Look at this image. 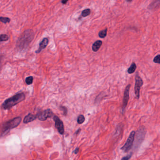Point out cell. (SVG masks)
Wrapping results in <instances>:
<instances>
[{"mask_svg":"<svg viewBox=\"0 0 160 160\" xmlns=\"http://www.w3.org/2000/svg\"><path fill=\"white\" fill-rule=\"evenodd\" d=\"M53 119L55 123V126L57 129L58 131L60 134L63 135L64 133V127L62 121L55 115H53Z\"/></svg>","mask_w":160,"mask_h":160,"instance_id":"ba28073f","label":"cell"},{"mask_svg":"<svg viewBox=\"0 0 160 160\" xmlns=\"http://www.w3.org/2000/svg\"><path fill=\"white\" fill-rule=\"evenodd\" d=\"M132 153H131V154H129V155L123 157V158H122V160H128L129 159H130V158L132 156Z\"/></svg>","mask_w":160,"mask_h":160,"instance_id":"7402d4cb","label":"cell"},{"mask_svg":"<svg viewBox=\"0 0 160 160\" xmlns=\"http://www.w3.org/2000/svg\"><path fill=\"white\" fill-rule=\"evenodd\" d=\"M145 135H146V130L144 127L142 126L137 131L135 144V147L136 148H138L140 146V144L142 143L143 140L144 139Z\"/></svg>","mask_w":160,"mask_h":160,"instance_id":"8992f818","label":"cell"},{"mask_svg":"<svg viewBox=\"0 0 160 160\" xmlns=\"http://www.w3.org/2000/svg\"><path fill=\"white\" fill-rule=\"evenodd\" d=\"M131 85L129 84L125 88L124 95H123V106H122V111L123 113L124 112V110L126 108V107L127 105L129 100V91L131 87Z\"/></svg>","mask_w":160,"mask_h":160,"instance_id":"9c48e42d","label":"cell"},{"mask_svg":"<svg viewBox=\"0 0 160 160\" xmlns=\"http://www.w3.org/2000/svg\"><path fill=\"white\" fill-rule=\"evenodd\" d=\"M37 119V116L36 115H33L32 114H29L28 115L25 116L24 119V123H29L32 122Z\"/></svg>","mask_w":160,"mask_h":160,"instance_id":"8fae6325","label":"cell"},{"mask_svg":"<svg viewBox=\"0 0 160 160\" xmlns=\"http://www.w3.org/2000/svg\"><path fill=\"white\" fill-rule=\"evenodd\" d=\"M91 14V10L89 8H87L84 10L81 13V15L83 17H86L89 16Z\"/></svg>","mask_w":160,"mask_h":160,"instance_id":"9a60e30c","label":"cell"},{"mask_svg":"<svg viewBox=\"0 0 160 160\" xmlns=\"http://www.w3.org/2000/svg\"><path fill=\"white\" fill-rule=\"evenodd\" d=\"M135 134L136 132L134 131H132L130 133V134L129 135V136L128 139H127L126 142L124 144V146L121 148V149L123 150L124 151V152L125 153L128 152L132 147L133 145Z\"/></svg>","mask_w":160,"mask_h":160,"instance_id":"277c9868","label":"cell"},{"mask_svg":"<svg viewBox=\"0 0 160 160\" xmlns=\"http://www.w3.org/2000/svg\"><path fill=\"white\" fill-rule=\"evenodd\" d=\"M81 131V129L79 128L78 131H76V132H75V134H78V133H79V132H80Z\"/></svg>","mask_w":160,"mask_h":160,"instance_id":"484cf974","label":"cell"},{"mask_svg":"<svg viewBox=\"0 0 160 160\" xmlns=\"http://www.w3.org/2000/svg\"><path fill=\"white\" fill-rule=\"evenodd\" d=\"M154 62L158 64H160V54H158L157 55H156L154 59L153 60Z\"/></svg>","mask_w":160,"mask_h":160,"instance_id":"ffe728a7","label":"cell"},{"mask_svg":"<svg viewBox=\"0 0 160 160\" xmlns=\"http://www.w3.org/2000/svg\"><path fill=\"white\" fill-rule=\"evenodd\" d=\"M69 0H62L61 2L63 4H65Z\"/></svg>","mask_w":160,"mask_h":160,"instance_id":"cb8c5ba5","label":"cell"},{"mask_svg":"<svg viewBox=\"0 0 160 160\" xmlns=\"http://www.w3.org/2000/svg\"><path fill=\"white\" fill-rule=\"evenodd\" d=\"M34 36V32L32 30L28 29L25 30L19 37L16 43V47L19 51L26 49Z\"/></svg>","mask_w":160,"mask_h":160,"instance_id":"6da1fadb","label":"cell"},{"mask_svg":"<svg viewBox=\"0 0 160 160\" xmlns=\"http://www.w3.org/2000/svg\"><path fill=\"white\" fill-rule=\"evenodd\" d=\"M25 99V95L23 93H18L13 96L7 99L3 103L1 107L5 110L9 109L12 107L17 105L24 101Z\"/></svg>","mask_w":160,"mask_h":160,"instance_id":"7a4b0ae2","label":"cell"},{"mask_svg":"<svg viewBox=\"0 0 160 160\" xmlns=\"http://www.w3.org/2000/svg\"><path fill=\"white\" fill-rule=\"evenodd\" d=\"M8 36L6 34H2L0 35V42L7 41H8Z\"/></svg>","mask_w":160,"mask_h":160,"instance_id":"ac0fdd59","label":"cell"},{"mask_svg":"<svg viewBox=\"0 0 160 160\" xmlns=\"http://www.w3.org/2000/svg\"><path fill=\"white\" fill-rule=\"evenodd\" d=\"M107 29L106 28L104 30H103L102 31H100L99 32L98 35L100 38H104L106 37L107 35Z\"/></svg>","mask_w":160,"mask_h":160,"instance_id":"5bb4252c","label":"cell"},{"mask_svg":"<svg viewBox=\"0 0 160 160\" xmlns=\"http://www.w3.org/2000/svg\"><path fill=\"white\" fill-rule=\"evenodd\" d=\"M33 77L32 76H29V77H28L27 78H26L25 82L27 84V85H31L33 83Z\"/></svg>","mask_w":160,"mask_h":160,"instance_id":"d6986e66","label":"cell"},{"mask_svg":"<svg viewBox=\"0 0 160 160\" xmlns=\"http://www.w3.org/2000/svg\"><path fill=\"white\" fill-rule=\"evenodd\" d=\"M143 84V82L141 78L139 75L138 73H137L135 77V84L134 87L135 94L137 99H139V94H140V90L141 87L142 86Z\"/></svg>","mask_w":160,"mask_h":160,"instance_id":"52a82bcc","label":"cell"},{"mask_svg":"<svg viewBox=\"0 0 160 160\" xmlns=\"http://www.w3.org/2000/svg\"><path fill=\"white\" fill-rule=\"evenodd\" d=\"M85 121V117L83 115H79L77 119V122L78 124L83 123Z\"/></svg>","mask_w":160,"mask_h":160,"instance_id":"2e32d148","label":"cell"},{"mask_svg":"<svg viewBox=\"0 0 160 160\" xmlns=\"http://www.w3.org/2000/svg\"><path fill=\"white\" fill-rule=\"evenodd\" d=\"M37 118L41 121L46 120L49 118H52L54 115L52 111L50 109H47L42 111L39 112L36 115Z\"/></svg>","mask_w":160,"mask_h":160,"instance_id":"5b68a950","label":"cell"},{"mask_svg":"<svg viewBox=\"0 0 160 160\" xmlns=\"http://www.w3.org/2000/svg\"><path fill=\"white\" fill-rule=\"evenodd\" d=\"M21 121V117L18 116L4 123L2 125L1 132L0 133V135L1 136H4L11 129L17 127L20 123Z\"/></svg>","mask_w":160,"mask_h":160,"instance_id":"3957f363","label":"cell"},{"mask_svg":"<svg viewBox=\"0 0 160 160\" xmlns=\"http://www.w3.org/2000/svg\"><path fill=\"white\" fill-rule=\"evenodd\" d=\"M103 44L102 41L100 40H98L96 41L92 46V50L94 52L98 51Z\"/></svg>","mask_w":160,"mask_h":160,"instance_id":"7c38bea8","label":"cell"},{"mask_svg":"<svg viewBox=\"0 0 160 160\" xmlns=\"http://www.w3.org/2000/svg\"><path fill=\"white\" fill-rule=\"evenodd\" d=\"M126 1H127V2H131L132 0H125Z\"/></svg>","mask_w":160,"mask_h":160,"instance_id":"4316f807","label":"cell"},{"mask_svg":"<svg viewBox=\"0 0 160 160\" xmlns=\"http://www.w3.org/2000/svg\"><path fill=\"white\" fill-rule=\"evenodd\" d=\"M60 108L63 111V114L66 115L67 114V108L65 107H63V106H62V107H60Z\"/></svg>","mask_w":160,"mask_h":160,"instance_id":"44dd1931","label":"cell"},{"mask_svg":"<svg viewBox=\"0 0 160 160\" xmlns=\"http://www.w3.org/2000/svg\"><path fill=\"white\" fill-rule=\"evenodd\" d=\"M49 39L47 38H44L42 41L40 42L39 44V48L36 51V53H40L42 50L45 49L47 46H48L49 44Z\"/></svg>","mask_w":160,"mask_h":160,"instance_id":"30bf717a","label":"cell"},{"mask_svg":"<svg viewBox=\"0 0 160 160\" xmlns=\"http://www.w3.org/2000/svg\"><path fill=\"white\" fill-rule=\"evenodd\" d=\"M2 59H3V56L0 55V67H1V63Z\"/></svg>","mask_w":160,"mask_h":160,"instance_id":"d4e9b609","label":"cell"},{"mask_svg":"<svg viewBox=\"0 0 160 160\" xmlns=\"http://www.w3.org/2000/svg\"><path fill=\"white\" fill-rule=\"evenodd\" d=\"M79 148H77L75 149V150L74 151V153L75 154L77 155V154H78V153L79 152Z\"/></svg>","mask_w":160,"mask_h":160,"instance_id":"603a6c76","label":"cell"},{"mask_svg":"<svg viewBox=\"0 0 160 160\" xmlns=\"http://www.w3.org/2000/svg\"><path fill=\"white\" fill-rule=\"evenodd\" d=\"M136 69H137L136 64H135V63L134 62H133L131 63L130 67L128 69V70H127L128 73L129 74H132L135 71Z\"/></svg>","mask_w":160,"mask_h":160,"instance_id":"4fadbf2b","label":"cell"},{"mask_svg":"<svg viewBox=\"0 0 160 160\" xmlns=\"http://www.w3.org/2000/svg\"><path fill=\"white\" fill-rule=\"evenodd\" d=\"M10 21V19L8 17H0V22L4 23L6 24L8 23H9Z\"/></svg>","mask_w":160,"mask_h":160,"instance_id":"e0dca14e","label":"cell"}]
</instances>
